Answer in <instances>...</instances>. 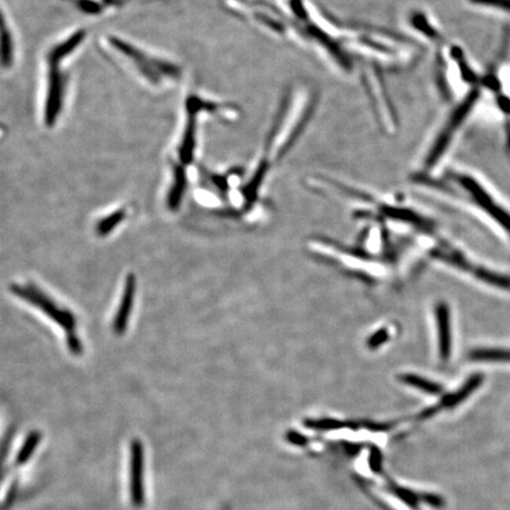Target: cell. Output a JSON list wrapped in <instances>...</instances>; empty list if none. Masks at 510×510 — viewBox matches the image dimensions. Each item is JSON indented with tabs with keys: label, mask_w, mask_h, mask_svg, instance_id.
I'll return each instance as SVG.
<instances>
[{
	"label": "cell",
	"mask_w": 510,
	"mask_h": 510,
	"mask_svg": "<svg viewBox=\"0 0 510 510\" xmlns=\"http://www.w3.org/2000/svg\"><path fill=\"white\" fill-rule=\"evenodd\" d=\"M84 37H86V34L83 31H77L75 34L69 36L67 39H64L53 46L46 55L48 72L44 114H43L46 127H53L63 110L67 76L60 69V64L64 60H67L71 53L76 51V48H79L81 43L84 41Z\"/></svg>",
	"instance_id": "cell-1"
},
{
	"label": "cell",
	"mask_w": 510,
	"mask_h": 510,
	"mask_svg": "<svg viewBox=\"0 0 510 510\" xmlns=\"http://www.w3.org/2000/svg\"><path fill=\"white\" fill-rule=\"evenodd\" d=\"M109 44L112 50L115 48L119 56L124 57L135 67L141 77L152 84L162 86L164 83L176 82L181 76L179 67L172 62L150 56L149 53L142 51L128 41L117 37H109Z\"/></svg>",
	"instance_id": "cell-2"
},
{
	"label": "cell",
	"mask_w": 510,
	"mask_h": 510,
	"mask_svg": "<svg viewBox=\"0 0 510 510\" xmlns=\"http://www.w3.org/2000/svg\"><path fill=\"white\" fill-rule=\"evenodd\" d=\"M11 290L13 295L41 309L46 316L60 325V328H64L67 335L76 333L77 319L74 313L69 309H60V306L56 305L55 302L48 298V295H45L44 292H41L39 288L34 285H12Z\"/></svg>",
	"instance_id": "cell-3"
},
{
	"label": "cell",
	"mask_w": 510,
	"mask_h": 510,
	"mask_svg": "<svg viewBox=\"0 0 510 510\" xmlns=\"http://www.w3.org/2000/svg\"><path fill=\"white\" fill-rule=\"evenodd\" d=\"M128 495L134 509H142L145 504V450L143 442L134 438L129 444L128 458Z\"/></svg>",
	"instance_id": "cell-4"
},
{
	"label": "cell",
	"mask_w": 510,
	"mask_h": 510,
	"mask_svg": "<svg viewBox=\"0 0 510 510\" xmlns=\"http://www.w3.org/2000/svg\"><path fill=\"white\" fill-rule=\"evenodd\" d=\"M478 96H480L478 90L470 91L468 96L464 98V101H462V103L455 109V112L451 114L450 117L448 119L447 126L444 127L443 130L441 131L440 135L436 138L435 143L432 145L428 156L425 159L427 167H434L440 161L441 157L443 156V154L447 152L448 147L450 145L451 140L454 137L455 133H456L458 128L461 127V124L464 122V119L469 115L470 110L474 108V105L478 100Z\"/></svg>",
	"instance_id": "cell-5"
},
{
	"label": "cell",
	"mask_w": 510,
	"mask_h": 510,
	"mask_svg": "<svg viewBox=\"0 0 510 510\" xmlns=\"http://www.w3.org/2000/svg\"><path fill=\"white\" fill-rule=\"evenodd\" d=\"M455 179L461 186L464 187V189L471 195V198L481 208L488 213L489 215L492 216L496 222H499L504 229L510 231V214L501 208L499 205H496L494 200L490 198V195L483 189V187H481L470 176L455 175Z\"/></svg>",
	"instance_id": "cell-6"
},
{
	"label": "cell",
	"mask_w": 510,
	"mask_h": 510,
	"mask_svg": "<svg viewBox=\"0 0 510 510\" xmlns=\"http://www.w3.org/2000/svg\"><path fill=\"white\" fill-rule=\"evenodd\" d=\"M136 287H137L136 276L133 273H130L127 276V279H126L123 295H122L121 304H119L115 319H114V324H112V330L115 332V335H123L126 331H127L131 309H133V306H134Z\"/></svg>",
	"instance_id": "cell-7"
},
{
	"label": "cell",
	"mask_w": 510,
	"mask_h": 510,
	"mask_svg": "<svg viewBox=\"0 0 510 510\" xmlns=\"http://www.w3.org/2000/svg\"><path fill=\"white\" fill-rule=\"evenodd\" d=\"M482 382H483V376H482V375H474V376L470 377L469 380H467V383L464 384L459 390L454 392V394H451V395L445 396V397H444V398L442 399L437 405L434 406V408H430V409L423 411V412L418 416V420H425V418L431 417V416H434L436 412H438L441 410L448 409V408H454V406L457 405L459 403L463 402V401H464V399H466L470 394H473V392L476 390L477 387H480V384L482 383Z\"/></svg>",
	"instance_id": "cell-8"
},
{
	"label": "cell",
	"mask_w": 510,
	"mask_h": 510,
	"mask_svg": "<svg viewBox=\"0 0 510 510\" xmlns=\"http://www.w3.org/2000/svg\"><path fill=\"white\" fill-rule=\"evenodd\" d=\"M436 318L438 328V347L441 359L447 361L451 354L450 309L447 304L440 302L436 306Z\"/></svg>",
	"instance_id": "cell-9"
},
{
	"label": "cell",
	"mask_w": 510,
	"mask_h": 510,
	"mask_svg": "<svg viewBox=\"0 0 510 510\" xmlns=\"http://www.w3.org/2000/svg\"><path fill=\"white\" fill-rule=\"evenodd\" d=\"M187 188L186 169L181 164L173 166V183L167 196V206L169 210L175 212L182 202L183 195Z\"/></svg>",
	"instance_id": "cell-10"
},
{
	"label": "cell",
	"mask_w": 510,
	"mask_h": 510,
	"mask_svg": "<svg viewBox=\"0 0 510 510\" xmlns=\"http://www.w3.org/2000/svg\"><path fill=\"white\" fill-rule=\"evenodd\" d=\"M15 62V43L8 22L0 8V67L8 69Z\"/></svg>",
	"instance_id": "cell-11"
},
{
	"label": "cell",
	"mask_w": 510,
	"mask_h": 510,
	"mask_svg": "<svg viewBox=\"0 0 510 510\" xmlns=\"http://www.w3.org/2000/svg\"><path fill=\"white\" fill-rule=\"evenodd\" d=\"M41 437H43L41 432L38 430H34L30 434H27V438L24 440L15 455V468H22L30 461L34 456V451L37 450V448L41 444Z\"/></svg>",
	"instance_id": "cell-12"
},
{
	"label": "cell",
	"mask_w": 510,
	"mask_h": 510,
	"mask_svg": "<svg viewBox=\"0 0 510 510\" xmlns=\"http://www.w3.org/2000/svg\"><path fill=\"white\" fill-rule=\"evenodd\" d=\"M469 273H471L477 279L482 280L492 286L510 290V276H501L499 273L492 272L483 267H478L476 264H473Z\"/></svg>",
	"instance_id": "cell-13"
},
{
	"label": "cell",
	"mask_w": 510,
	"mask_h": 510,
	"mask_svg": "<svg viewBox=\"0 0 510 510\" xmlns=\"http://www.w3.org/2000/svg\"><path fill=\"white\" fill-rule=\"evenodd\" d=\"M471 361H497V363H510V350L499 349H483L475 350L469 354Z\"/></svg>",
	"instance_id": "cell-14"
},
{
	"label": "cell",
	"mask_w": 510,
	"mask_h": 510,
	"mask_svg": "<svg viewBox=\"0 0 510 510\" xmlns=\"http://www.w3.org/2000/svg\"><path fill=\"white\" fill-rule=\"evenodd\" d=\"M126 216H127L126 209H119V210L109 214L108 216H105L97 224V234L100 235V236H107L109 233H112L126 219Z\"/></svg>",
	"instance_id": "cell-15"
},
{
	"label": "cell",
	"mask_w": 510,
	"mask_h": 510,
	"mask_svg": "<svg viewBox=\"0 0 510 510\" xmlns=\"http://www.w3.org/2000/svg\"><path fill=\"white\" fill-rule=\"evenodd\" d=\"M399 380H402L403 383L416 387L418 390H422V391L430 394V395H438L442 392L441 385L434 383L431 380L416 376V375H403Z\"/></svg>",
	"instance_id": "cell-16"
},
{
	"label": "cell",
	"mask_w": 510,
	"mask_h": 510,
	"mask_svg": "<svg viewBox=\"0 0 510 510\" xmlns=\"http://www.w3.org/2000/svg\"><path fill=\"white\" fill-rule=\"evenodd\" d=\"M412 25H414L417 30L421 31L422 34H425L427 37L430 39H437L438 38V34L434 27L429 24L428 20L425 18L424 15H415L412 18Z\"/></svg>",
	"instance_id": "cell-17"
},
{
	"label": "cell",
	"mask_w": 510,
	"mask_h": 510,
	"mask_svg": "<svg viewBox=\"0 0 510 510\" xmlns=\"http://www.w3.org/2000/svg\"><path fill=\"white\" fill-rule=\"evenodd\" d=\"M473 4L483 5L488 8H499L502 11L510 12V0H470Z\"/></svg>",
	"instance_id": "cell-18"
},
{
	"label": "cell",
	"mask_w": 510,
	"mask_h": 510,
	"mask_svg": "<svg viewBox=\"0 0 510 510\" xmlns=\"http://www.w3.org/2000/svg\"><path fill=\"white\" fill-rule=\"evenodd\" d=\"M67 343L69 350L71 351V354H75V356H79V354H82L83 345L76 333L67 335Z\"/></svg>",
	"instance_id": "cell-19"
},
{
	"label": "cell",
	"mask_w": 510,
	"mask_h": 510,
	"mask_svg": "<svg viewBox=\"0 0 510 510\" xmlns=\"http://www.w3.org/2000/svg\"><path fill=\"white\" fill-rule=\"evenodd\" d=\"M499 105H501V108L503 109V110H506V112H510V101H508V100H501L499 101Z\"/></svg>",
	"instance_id": "cell-20"
}]
</instances>
